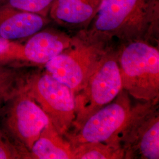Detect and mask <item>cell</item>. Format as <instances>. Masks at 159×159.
Here are the masks:
<instances>
[{"mask_svg": "<svg viewBox=\"0 0 159 159\" xmlns=\"http://www.w3.org/2000/svg\"><path fill=\"white\" fill-rule=\"evenodd\" d=\"M72 39L73 36L66 32L46 27L21 43L20 62L29 65H45L68 48Z\"/></svg>", "mask_w": 159, "mask_h": 159, "instance_id": "obj_9", "label": "cell"}, {"mask_svg": "<svg viewBox=\"0 0 159 159\" xmlns=\"http://www.w3.org/2000/svg\"><path fill=\"white\" fill-rule=\"evenodd\" d=\"M27 77L18 66L0 63V109L23 87Z\"/></svg>", "mask_w": 159, "mask_h": 159, "instance_id": "obj_13", "label": "cell"}, {"mask_svg": "<svg viewBox=\"0 0 159 159\" xmlns=\"http://www.w3.org/2000/svg\"><path fill=\"white\" fill-rule=\"evenodd\" d=\"M85 30L118 43L143 40L159 45V0H102Z\"/></svg>", "mask_w": 159, "mask_h": 159, "instance_id": "obj_1", "label": "cell"}, {"mask_svg": "<svg viewBox=\"0 0 159 159\" xmlns=\"http://www.w3.org/2000/svg\"><path fill=\"white\" fill-rule=\"evenodd\" d=\"M73 159H121V148L102 142L85 143L73 148Z\"/></svg>", "mask_w": 159, "mask_h": 159, "instance_id": "obj_14", "label": "cell"}, {"mask_svg": "<svg viewBox=\"0 0 159 159\" xmlns=\"http://www.w3.org/2000/svg\"><path fill=\"white\" fill-rule=\"evenodd\" d=\"M31 159H73V148L50 122L30 150Z\"/></svg>", "mask_w": 159, "mask_h": 159, "instance_id": "obj_12", "label": "cell"}, {"mask_svg": "<svg viewBox=\"0 0 159 159\" xmlns=\"http://www.w3.org/2000/svg\"><path fill=\"white\" fill-rule=\"evenodd\" d=\"M0 159H31L30 152L13 142L1 127Z\"/></svg>", "mask_w": 159, "mask_h": 159, "instance_id": "obj_16", "label": "cell"}, {"mask_svg": "<svg viewBox=\"0 0 159 159\" xmlns=\"http://www.w3.org/2000/svg\"><path fill=\"white\" fill-rule=\"evenodd\" d=\"M24 87L64 136L71 130L75 117L74 94L67 85L47 72L27 75Z\"/></svg>", "mask_w": 159, "mask_h": 159, "instance_id": "obj_6", "label": "cell"}, {"mask_svg": "<svg viewBox=\"0 0 159 159\" xmlns=\"http://www.w3.org/2000/svg\"><path fill=\"white\" fill-rule=\"evenodd\" d=\"M122 89L116 46L112 44L85 86L74 94L73 130L79 129L93 114L113 102Z\"/></svg>", "mask_w": 159, "mask_h": 159, "instance_id": "obj_4", "label": "cell"}, {"mask_svg": "<svg viewBox=\"0 0 159 159\" xmlns=\"http://www.w3.org/2000/svg\"><path fill=\"white\" fill-rule=\"evenodd\" d=\"M129 94L123 89L113 102L93 114L79 129L64 137L72 148L85 143L102 142L120 148L117 137L131 111Z\"/></svg>", "mask_w": 159, "mask_h": 159, "instance_id": "obj_8", "label": "cell"}, {"mask_svg": "<svg viewBox=\"0 0 159 159\" xmlns=\"http://www.w3.org/2000/svg\"><path fill=\"white\" fill-rule=\"evenodd\" d=\"M123 89L137 100L159 98V45L143 40L116 46Z\"/></svg>", "mask_w": 159, "mask_h": 159, "instance_id": "obj_3", "label": "cell"}, {"mask_svg": "<svg viewBox=\"0 0 159 159\" xmlns=\"http://www.w3.org/2000/svg\"><path fill=\"white\" fill-rule=\"evenodd\" d=\"M21 46V43L19 41H10L0 38V63L20 64Z\"/></svg>", "mask_w": 159, "mask_h": 159, "instance_id": "obj_17", "label": "cell"}, {"mask_svg": "<svg viewBox=\"0 0 159 159\" xmlns=\"http://www.w3.org/2000/svg\"><path fill=\"white\" fill-rule=\"evenodd\" d=\"M102 0H54L48 14L52 21L66 29H87Z\"/></svg>", "mask_w": 159, "mask_h": 159, "instance_id": "obj_11", "label": "cell"}, {"mask_svg": "<svg viewBox=\"0 0 159 159\" xmlns=\"http://www.w3.org/2000/svg\"><path fill=\"white\" fill-rule=\"evenodd\" d=\"M3 1V0H0V1Z\"/></svg>", "mask_w": 159, "mask_h": 159, "instance_id": "obj_18", "label": "cell"}, {"mask_svg": "<svg viewBox=\"0 0 159 159\" xmlns=\"http://www.w3.org/2000/svg\"><path fill=\"white\" fill-rule=\"evenodd\" d=\"M159 99L133 106L117 137L124 159H159Z\"/></svg>", "mask_w": 159, "mask_h": 159, "instance_id": "obj_5", "label": "cell"}, {"mask_svg": "<svg viewBox=\"0 0 159 159\" xmlns=\"http://www.w3.org/2000/svg\"><path fill=\"white\" fill-rule=\"evenodd\" d=\"M114 41L82 30L73 36L68 48L44 65L46 72L67 85L74 94L85 86Z\"/></svg>", "mask_w": 159, "mask_h": 159, "instance_id": "obj_2", "label": "cell"}, {"mask_svg": "<svg viewBox=\"0 0 159 159\" xmlns=\"http://www.w3.org/2000/svg\"><path fill=\"white\" fill-rule=\"evenodd\" d=\"M51 21L49 17L1 4L0 38L10 41L25 40L44 29Z\"/></svg>", "mask_w": 159, "mask_h": 159, "instance_id": "obj_10", "label": "cell"}, {"mask_svg": "<svg viewBox=\"0 0 159 159\" xmlns=\"http://www.w3.org/2000/svg\"><path fill=\"white\" fill-rule=\"evenodd\" d=\"M2 4L48 17L54 0H3Z\"/></svg>", "mask_w": 159, "mask_h": 159, "instance_id": "obj_15", "label": "cell"}, {"mask_svg": "<svg viewBox=\"0 0 159 159\" xmlns=\"http://www.w3.org/2000/svg\"><path fill=\"white\" fill-rule=\"evenodd\" d=\"M5 105L1 129L17 146L30 152L50 120L24 85Z\"/></svg>", "mask_w": 159, "mask_h": 159, "instance_id": "obj_7", "label": "cell"}]
</instances>
